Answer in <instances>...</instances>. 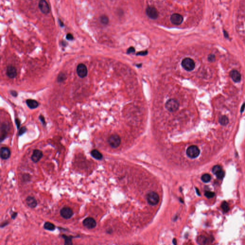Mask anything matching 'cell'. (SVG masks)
Here are the masks:
<instances>
[{"mask_svg":"<svg viewBox=\"0 0 245 245\" xmlns=\"http://www.w3.org/2000/svg\"><path fill=\"white\" fill-rule=\"evenodd\" d=\"M182 68L188 72H191L194 70L195 64L194 60L190 57H186L182 60Z\"/></svg>","mask_w":245,"mask_h":245,"instance_id":"cell-1","label":"cell"},{"mask_svg":"<svg viewBox=\"0 0 245 245\" xmlns=\"http://www.w3.org/2000/svg\"><path fill=\"white\" fill-rule=\"evenodd\" d=\"M179 107V103L176 99H170L165 104V107L170 112H174L177 111Z\"/></svg>","mask_w":245,"mask_h":245,"instance_id":"cell-2","label":"cell"},{"mask_svg":"<svg viewBox=\"0 0 245 245\" xmlns=\"http://www.w3.org/2000/svg\"><path fill=\"white\" fill-rule=\"evenodd\" d=\"M200 151L197 146H189L186 150V154L189 158H197L199 155Z\"/></svg>","mask_w":245,"mask_h":245,"instance_id":"cell-3","label":"cell"},{"mask_svg":"<svg viewBox=\"0 0 245 245\" xmlns=\"http://www.w3.org/2000/svg\"><path fill=\"white\" fill-rule=\"evenodd\" d=\"M108 143L110 146L114 148H117L119 146L121 143V139L119 136L117 134H112L108 140Z\"/></svg>","mask_w":245,"mask_h":245,"instance_id":"cell-4","label":"cell"},{"mask_svg":"<svg viewBox=\"0 0 245 245\" xmlns=\"http://www.w3.org/2000/svg\"><path fill=\"white\" fill-rule=\"evenodd\" d=\"M159 200V198L158 194L154 191L150 192L147 195V201L150 205H155L157 204Z\"/></svg>","mask_w":245,"mask_h":245,"instance_id":"cell-5","label":"cell"},{"mask_svg":"<svg viewBox=\"0 0 245 245\" xmlns=\"http://www.w3.org/2000/svg\"><path fill=\"white\" fill-rule=\"evenodd\" d=\"M60 214L63 218L68 219L72 216L73 215V212L70 207L65 206L60 210Z\"/></svg>","mask_w":245,"mask_h":245,"instance_id":"cell-6","label":"cell"},{"mask_svg":"<svg viewBox=\"0 0 245 245\" xmlns=\"http://www.w3.org/2000/svg\"><path fill=\"white\" fill-rule=\"evenodd\" d=\"M146 15L152 19H156L158 17V10L153 6H148L146 9Z\"/></svg>","mask_w":245,"mask_h":245,"instance_id":"cell-7","label":"cell"},{"mask_svg":"<svg viewBox=\"0 0 245 245\" xmlns=\"http://www.w3.org/2000/svg\"><path fill=\"white\" fill-rule=\"evenodd\" d=\"M77 73L78 76L81 78L85 77L87 75L88 69L84 64H79L77 67Z\"/></svg>","mask_w":245,"mask_h":245,"instance_id":"cell-8","label":"cell"},{"mask_svg":"<svg viewBox=\"0 0 245 245\" xmlns=\"http://www.w3.org/2000/svg\"><path fill=\"white\" fill-rule=\"evenodd\" d=\"M84 226L88 229H91L95 228L97 225V223L95 219L92 217H87L83 221Z\"/></svg>","mask_w":245,"mask_h":245,"instance_id":"cell-9","label":"cell"},{"mask_svg":"<svg viewBox=\"0 0 245 245\" xmlns=\"http://www.w3.org/2000/svg\"><path fill=\"white\" fill-rule=\"evenodd\" d=\"M170 21L171 23L178 25L182 24L183 21V17L182 15L179 14H173L170 16Z\"/></svg>","mask_w":245,"mask_h":245,"instance_id":"cell-10","label":"cell"},{"mask_svg":"<svg viewBox=\"0 0 245 245\" xmlns=\"http://www.w3.org/2000/svg\"><path fill=\"white\" fill-rule=\"evenodd\" d=\"M38 7L40 11L44 14H48L50 12V7L47 2L41 0L39 2Z\"/></svg>","mask_w":245,"mask_h":245,"instance_id":"cell-11","label":"cell"},{"mask_svg":"<svg viewBox=\"0 0 245 245\" xmlns=\"http://www.w3.org/2000/svg\"><path fill=\"white\" fill-rule=\"evenodd\" d=\"M43 152L41 150H35L33 151V154L31 157L32 161L34 163H37L39 162L43 157Z\"/></svg>","mask_w":245,"mask_h":245,"instance_id":"cell-12","label":"cell"},{"mask_svg":"<svg viewBox=\"0 0 245 245\" xmlns=\"http://www.w3.org/2000/svg\"><path fill=\"white\" fill-rule=\"evenodd\" d=\"M11 156V151L7 147H2L1 149V158L3 160L8 159Z\"/></svg>","mask_w":245,"mask_h":245,"instance_id":"cell-13","label":"cell"},{"mask_svg":"<svg viewBox=\"0 0 245 245\" xmlns=\"http://www.w3.org/2000/svg\"><path fill=\"white\" fill-rule=\"evenodd\" d=\"M9 127L8 125L3 123L1 125V141L5 138L7 133L9 131Z\"/></svg>","mask_w":245,"mask_h":245,"instance_id":"cell-14","label":"cell"},{"mask_svg":"<svg viewBox=\"0 0 245 245\" xmlns=\"http://www.w3.org/2000/svg\"><path fill=\"white\" fill-rule=\"evenodd\" d=\"M6 75L11 79L15 78L17 75V70L15 67L9 66L6 69Z\"/></svg>","mask_w":245,"mask_h":245,"instance_id":"cell-15","label":"cell"},{"mask_svg":"<svg viewBox=\"0 0 245 245\" xmlns=\"http://www.w3.org/2000/svg\"><path fill=\"white\" fill-rule=\"evenodd\" d=\"M26 203L27 206L31 208H34L37 205V201L36 199L32 196H28L26 199Z\"/></svg>","mask_w":245,"mask_h":245,"instance_id":"cell-16","label":"cell"},{"mask_svg":"<svg viewBox=\"0 0 245 245\" xmlns=\"http://www.w3.org/2000/svg\"><path fill=\"white\" fill-rule=\"evenodd\" d=\"M230 75L234 81L236 82H238L241 81V76L240 73L236 70H232L230 72Z\"/></svg>","mask_w":245,"mask_h":245,"instance_id":"cell-17","label":"cell"},{"mask_svg":"<svg viewBox=\"0 0 245 245\" xmlns=\"http://www.w3.org/2000/svg\"><path fill=\"white\" fill-rule=\"evenodd\" d=\"M26 104L28 107L31 109H36L39 106V103L33 99H28L26 101Z\"/></svg>","mask_w":245,"mask_h":245,"instance_id":"cell-18","label":"cell"},{"mask_svg":"<svg viewBox=\"0 0 245 245\" xmlns=\"http://www.w3.org/2000/svg\"><path fill=\"white\" fill-rule=\"evenodd\" d=\"M91 154L93 158L97 160H101L102 158V155L101 153L98 150H93L91 151Z\"/></svg>","mask_w":245,"mask_h":245,"instance_id":"cell-19","label":"cell"},{"mask_svg":"<svg viewBox=\"0 0 245 245\" xmlns=\"http://www.w3.org/2000/svg\"><path fill=\"white\" fill-rule=\"evenodd\" d=\"M62 237L64 239V245H73L72 238L73 237L72 236H67L65 235H62Z\"/></svg>","mask_w":245,"mask_h":245,"instance_id":"cell-20","label":"cell"},{"mask_svg":"<svg viewBox=\"0 0 245 245\" xmlns=\"http://www.w3.org/2000/svg\"><path fill=\"white\" fill-rule=\"evenodd\" d=\"M44 228L46 230L53 231V230L55 229L56 227L53 224H52L51 222H47L44 224Z\"/></svg>","mask_w":245,"mask_h":245,"instance_id":"cell-21","label":"cell"},{"mask_svg":"<svg viewBox=\"0 0 245 245\" xmlns=\"http://www.w3.org/2000/svg\"><path fill=\"white\" fill-rule=\"evenodd\" d=\"M219 122L222 125L225 126L229 122V120L227 117L226 116H222L219 118Z\"/></svg>","mask_w":245,"mask_h":245,"instance_id":"cell-22","label":"cell"},{"mask_svg":"<svg viewBox=\"0 0 245 245\" xmlns=\"http://www.w3.org/2000/svg\"><path fill=\"white\" fill-rule=\"evenodd\" d=\"M201 179L203 182L207 183V182H209L211 180V177L209 174H204L202 176Z\"/></svg>","mask_w":245,"mask_h":245,"instance_id":"cell-23","label":"cell"},{"mask_svg":"<svg viewBox=\"0 0 245 245\" xmlns=\"http://www.w3.org/2000/svg\"><path fill=\"white\" fill-rule=\"evenodd\" d=\"M100 21L102 24L106 25L109 23V18L106 15H102L100 17Z\"/></svg>","mask_w":245,"mask_h":245,"instance_id":"cell-24","label":"cell"},{"mask_svg":"<svg viewBox=\"0 0 245 245\" xmlns=\"http://www.w3.org/2000/svg\"><path fill=\"white\" fill-rule=\"evenodd\" d=\"M221 208L224 212H227L229 210V205L226 202H223L221 204Z\"/></svg>","mask_w":245,"mask_h":245,"instance_id":"cell-25","label":"cell"},{"mask_svg":"<svg viewBox=\"0 0 245 245\" xmlns=\"http://www.w3.org/2000/svg\"><path fill=\"white\" fill-rule=\"evenodd\" d=\"M221 170H222L221 167L220 166L215 165L212 168V171L214 173L216 174L218 172H219L220 171H221Z\"/></svg>","mask_w":245,"mask_h":245,"instance_id":"cell-26","label":"cell"},{"mask_svg":"<svg viewBox=\"0 0 245 245\" xmlns=\"http://www.w3.org/2000/svg\"><path fill=\"white\" fill-rule=\"evenodd\" d=\"M66 79V75L63 73H60L57 77V81L59 82H62Z\"/></svg>","mask_w":245,"mask_h":245,"instance_id":"cell-27","label":"cell"},{"mask_svg":"<svg viewBox=\"0 0 245 245\" xmlns=\"http://www.w3.org/2000/svg\"><path fill=\"white\" fill-rule=\"evenodd\" d=\"M215 175L217 177V178L218 179H222L224 177V175H225V172H224V171L221 170V171H220L219 172H218Z\"/></svg>","mask_w":245,"mask_h":245,"instance_id":"cell-28","label":"cell"},{"mask_svg":"<svg viewBox=\"0 0 245 245\" xmlns=\"http://www.w3.org/2000/svg\"><path fill=\"white\" fill-rule=\"evenodd\" d=\"M27 131V128H26L25 126H23L21 127V128L19 129V131L18 132V136L21 137L23 134H24Z\"/></svg>","mask_w":245,"mask_h":245,"instance_id":"cell-29","label":"cell"},{"mask_svg":"<svg viewBox=\"0 0 245 245\" xmlns=\"http://www.w3.org/2000/svg\"><path fill=\"white\" fill-rule=\"evenodd\" d=\"M204 195L208 198H211L215 196V193L212 191H207L205 192Z\"/></svg>","mask_w":245,"mask_h":245,"instance_id":"cell-30","label":"cell"},{"mask_svg":"<svg viewBox=\"0 0 245 245\" xmlns=\"http://www.w3.org/2000/svg\"><path fill=\"white\" fill-rule=\"evenodd\" d=\"M198 242L200 244H203L206 242L205 238L203 236H200L198 238Z\"/></svg>","mask_w":245,"mask_h":245,"instance_id":"cell-31","label":"cell"},{"mask_svg":"<svg viewBox=\"0 0 245 245\" xmlns=\"http://www.w3.org/2000/svg\"><path fill=\"white\" fill-rule=\"evenodd\" d=\"M39 119L41 121V122H42L43 125H44V126L46 125V121H45V117H44L43 115H40L39 117Z\"/></svg>","mask_w":245,"mask_h":245,"instance_id":"cell-32","label":"cell"},{"mask_svg":"<svg viewBox=\"0 0 245 245\" xmlns=\"http://www.w3.org/2000/svg\"><path fill=\"white\" fill-rule=\"evenodd\" d=\"M208 60L211 62L214 61L215 60V56L212 54H210L208 57Z\"/></svg>","mask_w":245,"mask_h":245,"instance_id":"cell-33","label":"cell"},{"mask_svg":"<svg viewBox=\"0 0 245 245\" xmlns=\"http://www.w3.org/2000/svg\"><path fill=\"white\" fill-rule=\"evenodd\" d=\"M15 122L16 126H17V128L18 129H19L20 128V125H21V122H20V120L18 118H16L15 120Z\"/></svg>","mask_w":245,"mask_h":245,"instance_id":"cell-34","label":"cell"},{"mask_svg":"<svg viewBox=\"0 0 245 245\" xmlns=\"http://www.w3.org/2000/svg\"><path fill=\"white\" fill-rule=\"evenodd\" d=\"M66 38L68 40H72L73 39H74V37H73V36L72 35V34L68 33L66 35Z\"/></svg>","mask_w":245,"mask_h":245,"instance_id":"cell-35","label":"cell"},{"mask_svg":"<svg viewBox=\"0 0 245 245\" xmlns=\"http://www.w3.org/2000/svg\"><path fill=\"white\" fill-rule=\"evenodd\" d=\"M11 94L12 96L15 97H16L17 96V95H18V93H17L15 91H11Z\"/></svg>","mask_w":245,"mask_h":245,"instance_id":"cell-36","label":"cell"},{"mask_svg":"<svg viewBox=\"0 0 245 245\" xmlns=\"http://www.w3.org/2000/svg\"><path fill=\"white\" fill-rule=\"evenodd\" d=\"M17 216V212H14L11 215V218L12 219H15Z\"/></svg>","mask_w":245,"mask_h":245,"instance_id":"cell-37","label":"cell"},{"mask_svg":"<svg viewBox=\"0 0 245 245\" xmlns=\"http://www.w3.org/2000/svg\"><path fill=\"white\" fill-rule=\"evenodd\" d=\"M8 224V222H3V223L1 224V227H5L6 225H7Z\"/></svg>","mask_w":245,"mask_h":245,"instance_id":"cell-38","label":"cell"},{"mask_svg":"<svg viewBox=\"0 0 245 245\" xmlns=\"http://www.w3.org/2000/svg\"><path fill=\"white\" fill-rule=\"evenodd\" d=\"M59 24H60V27H62L64 26V24H63V22H62V21H61L60 20V19L59 20Z\"/></svg>","mask_w":245,"mask_h":245,"instance_id":"cell-39","label":"cell"},{"mask_svg":"<svg viewBox=\"0 0 245 245\" xmlns=\"http://www.w3.org/2000/svg\"><path fill=\"white\" fill-rule=\"evenodd\" d=\"M245 104H244V105H242V108H241V112H242L243 111H244V108H245Z\"/></svg>","mask_w":245,"mask_h":245,"instance_id":"cell-40","label":"cell"},{"mask_svg":"<svg viewBox=\"0 0 245 245\" xmlns=\"http://www.w3.org/2000/svg\"><path fill=\"white\" fill-rule=\"evenodd\" d=\"M173 243L174 245H177V240L176 239H173Z\"/></svg>","mask_w":245,"mask_h":245,"instance_id":"cell-41","label":"cell"},{"mask_svg":"<svg viewBox=\"0 0 245 245\" xmlns=\"http://www.w3.org/2000/svg\"><path fill=\"white\" fill-rule=\"evenodd\" d=\"M196 191H197L198 194H199V195H200V192H199V190H198V189H196Z\"/></svg>","mask_w":245,"mask_h":245,"instance_id":"cell-42","label":"cell"}]
</instances>
